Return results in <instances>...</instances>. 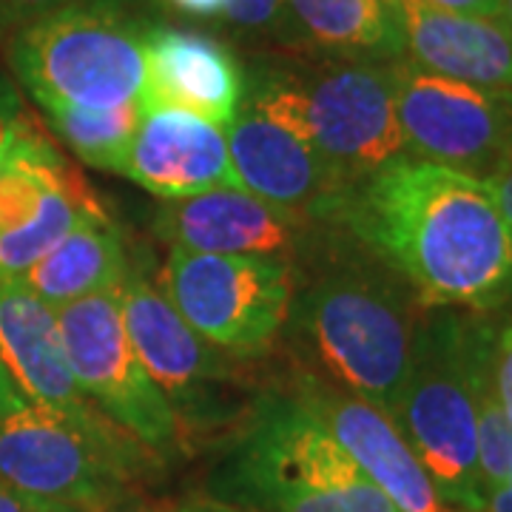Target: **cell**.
Here are the masks:
<instances>
[{
    "label": "cell",
    "instance_id": "cell-1",
    "mask_svg": "<svg viewBox=\"0 0 512 512\" xmlns=\"http://www.w3.org/2000/svg\"><path fill=\"white\" fill-rule=\"evenodd\" d=\"M333 225L402 276L424 308L487 313L512 302V228L478 177L402 157L350 185Z\"/></svg>",
    "mask_w": 512,
    "mask_h": 512
},
{
    "label": "cell",
    "instance_id": "cell-2",
    "mask_svg": "<svg viewBox=\"0 0 512 512\" xmlns=\"http://www.w3.org/2000/svg\"><path fill=\"white\" fill-rule=\"evenodd\" d=\"M424 311L413 288L362 242L330 245L293 291L285 328L305 376L387 416L407 379Z\"/></svg>",
    "mask_w": 512,
    "mask_h": 512
},
{
    "label": "cell",
    "instance_id": "cell-3",
    "mask_svg": "<svg viewBox=\"0 0 512 512\" xmlns=\"http://www.w3.org/2000/svg\"><path fill=\"white\" fill-rule=\"evenodd\" d=\"M211 498L254 512H399L296 390L256 399Z\"/></svg>",
    "mask_w": 512,
    "mask_h": 512
},
{
    "label": "cell",
    "instance_id": "cell-4",
    "mask_svg": "<svg viewBox=\"0 0 512 512\" xmlns=\"http://www.w3.org/2000/svg\"><path fill=\"white\" fill-rule=\"evenodd\" d=\"M242 100L302 137L345 185L407 157L390 60L325 57L254 66L245 74Z\"/></svg>",
    "mask_w": 512,
    "mask_h": 512
},
{
    "label": "cell",
    "instance_id": "cell-5",
    "mask_svg": "<svg viewBox=\"0 0 512 512\" xmlns=\"http://www.w3.org/2000/svg\"><path fill=\"white\" fill-rule=\"evenodd\" d=\"M495 330L447 308H427L402 393L387 419L402 433L439 493L458 510L478 512L476 367Z\"/></svg>",
    "mask_w": 512,
    "mask_h": 512
},
{
    "label": "cell",
    "instance_id": "cell-6",
    "mask_svg": "<svg viewBox=\"0 0 512 512\" xmlns=\"http://www.w3.org/2000/svg\"><path fill=\"white\" fill-rule=\"evenodd\" d=\"M165 458L97 413L69 419L29 399L0 407V487L49 512L148 490Z\"/></svg>",
    "mask_w": 512,
    "mask_h": 512
},
{
    "label": "cell",
    "instance_id": "cell-7",
    "mask_svg": "<svg viewBox=\"0 0 512 512\" xmlns=\"http://www.w3.org/2000/svg\"><path fill=\"white\" fill-rule=\"evenodd\" d=\"M146 32L114 0H74L20 26L9 57L40 109H120L146 89Z\"/></svg>",
    "mask_w": 512,
    "mask_h": 512
},
{
    "label": "cell",
    "instance_id": "cell-8",
    "mask_svg": "<svg viewBox=\"0 0 512 512\" xmlns=\"http://www.w3.org/2000/svg\"><path fill=\"white\" fill-rule=\"evenodd\" d=\"M296 271L282 256L200 254L171 248L163 293L214 348L254 356L274 345L291 313Z\"/></svg>",
    "mask_w": 512,
    "mask_h": 512
},
{
    "label": "cell",
    "instance_id": "cell-9",
    "mask_svg": "<svg viewBox=\"0 0 512 512\" xmlns=\"http://www.w3.org/2000/svg\"><path fill=\"white\" fill-rule=\"evenodd\" d=\"M55 311L69 367L86 399L160 458L177 456L185 447L183 421L128 339L120 293H94Z\"/></svg>",
    "mask_w": 512,
    "mask_h": 512
},
{
    "label": "cell",
    "instance_id": "cell-10",
    "mask_svg": "<svg viewBox=\"0 0 512 512\" xmlns=\"http://www.w3.org/2000/svg\"><path fill=\"white\" fill-rule=\"evenodd\" d=\"M396 120L407 157L484 180L512 140V89H487L413 60H390Z\"/></svg>",
    "mask_w": 512,
    "mask_h": 512
},
{
    "label": "cell",
    "instance_id": "cell-11",
    "mask_svg": "<svg viewBox=\"0 0 512 512\" xmlns=\"http://www.w3.org/2000/svg\"><path fill=\"white\" fill-rule=\"evenodd\" d=\"M83 217L109 220L97 194L43 134L23 120H6L0 163V282L23 279Z\"/></svg>",
    "mask_w": 512,
    "mask_h": 512
},
{
    "label": "cell",
    "instance_id": "cell-12",
    "mask_svg": "<svg viewBox=\"0 0 512 512\" xmlns=\"http://www.w3.org/2000/svg\"><path fill=\"white\" fill-rule=\"evenodd\" d=\"M120 305L128 339L154 384L188 430V421L220 419V393L237 382L228 350L214 348L168 302L163 288L128 268L120 282Z\"/></svg>",
    "mask_w": 512,
    "mask_h": 512
},
{
    "label": "cell",
    "instance_id": "cell-13",
    "mask_svg": "<svg viewBox=\"0 0 512 512\" xmlns=\"http://www.w3.org/2000/svg\"><path fill=\"white\" fill-rule=\"evenodd\" d=\"M225 134L242 191L299 220L333 225L350 185L302 137L245 100Z\"/></svg>",
    "mask_w": 512,
    "mask_h": 512
},
{
    "label": "cell",
    "instance_id": "cell-14",
    "mask_svg": "<svg viewBox=\"0 0 512 512\" xmlns=\"http://www.w3.org/2000/svg\"><path fill=\"white\" fill-rule=\"evenodd\" d=\"M296 396L311 407L350 458L362 467L399 512H464L450 504L402 433L379 407L350 396L313 376L296 379Z\"/></svg>",
    "mask_w": 512,
    "mask_h": 512
},
{
    "label": "cell",
    "instance_id": "cell-15",
    "mask_svg": "<svg viewBox=\"0 0 512 512\" xmlns=\"http://www.w3.org/2000/svg\"><path fill=\"white\" fill-rule=\"evenodd\" d=\"M308 225L242 188H211L197 197L165 200L154 217L157 237L180 251L282 256L305 251Z\"/></svg>",
    "mask_w": 512,
    "mask_h": 512
},
{
    "label": "cell",
    "instance_id": "cell-16",
    "mask_svg": "<svg viewBox=\"0 0 512 512\" xmlns=\"http://www.w3.org/2000/svg\"><path fill=\"white\" fill-rule=\"evenodd\" d=\"M163 200L197 197L211 188H239L225 131L177 109H143L120 171Z\"/></svg>",
    "mask_w": 512,
    "mask_h": 512
},
{
    "label": "cell",
    "instance_id": "cell-17",
    "mask_svg": "<svg viewBox=\"0 0 512 512\" xmlns=\"http://www.w3.org/2000/svg\"><path fill=\"white\" fill-rule=\"evenodd\" d=\"M245 97V72L231 49L171 26L146 32V89L143 109H177L228 128Z\"/></svg>",
    "mask_w": 512,
    "mask_h": 512
},
{
    "label": "cell",
    "instance_id": "cell-18",
    "mask_svg": "<svg viewBox=\"0 0 512 512\" xmlns=\"http://www.w3.org/2000/svg\"><path fill=\"white\" fill-rule=\"evenodd\" d=\"M0 359L23 399L69 419H92L100 410L77 387L57 311L23 279L0 282Z\"/></svg>",
    "mask_w": 512,
    "mask_h": 512
},
{
    "label": "cell",
    "instance_id": "cell-19",
    "mask_svg": "<svg viewBox=\"0 0 512 512\" xmlns=\"http://www.w3.org/2000/svg\"><path fill=\"white\" fill-rule=\"evenodd\" d=\"M399 20L404 57L433 74L487 89H512L507 20L447 12L424 0H387Z\"/></svg>",
    "mask_w": 512,
    "mask_h": 512
},
{
    "label": "cell",
    "instance_id": "cell-20",
    "mask_svg": "<svg viewBox=\"0 0 512 512\" xmlns=\"http://www.w3.org/2000/svg\"><path fill=\"white\" fill-rule=\"evenodd\" d=\"M285 43L348 60L404 57L402 29L387 0H285Z\"/></svg>",
    "mask_w": 512,
    "mask_h": 512
},
{
    "label": "cell",
    "instance_id": "cell-21",
    "mask_svg": "<svg viewBox=\"0 0 512 512\" xmlns=\"http://www.w3.org/2000/svg\"><path fill=\"white\" fill-rule=\"evenodd\" d=\"M126 274V248L111 220L83 217L23 274V282L46 305L63 308L94 293L117 291Z\"/></svg>",
    "mask_w": 512,
    "mask_h": 512
},
{
    "label": "cell",
    "instance_id": "cell-22",
    "mask_svg": "<svg viewBox=\"0 0 512 512\" xmlns=\"http://www.w3.org/2000/svg\"><path fill=\"white\" fill-rule=\"evenodd\" d=\"M43 111L57 137L72 148L83 163L103 168V171H120V163L140 123V103H128L120 109L52 106Z\"/></svg>",
    "mask_w": 512,
    "mask_h": 512
},
{
    "label": "cell",
    "instance_id": "cell-23",
    "mask_svg": "<svg viewBox=\"0 0 512 512\" xmlns=\"http://www.w3.org/2000/svg\"><path fill=\"white\" fill-rule=\"evenodd\" d=\"M242 32L285 40V0H228L225 15Z\"/></svg>",
    "mask_w": 512,
    "mask_h": 512
},
{
    "label": "cell",
    "instance_id": "cell-24",
    "mask_svg": "<svg viewBox=\"0 0 512 512\" xmlns=\"http://www.w3.org/2000/svg\"><path fill=\"white\" fill-rule=\"evenodd\" d=\"M493 379L501 410H504V416L512 424V322L507 328H501L495 333Z\"/></svg>",
    "mask_w": 512,
    "mask_h": 512
},
{
    "label": "cell",
    "instance_id": "cell-25",
    "mask_svg": "<svg viewBox=\"0 0 512 512\" xmlns=\"http://www.w3.org/2000/svg\"><path fill=\"white\" fill-rule=\"evenodd\" d=\"M72 512H180V504H171L165 498H154V495H148V490H137V493L117 495V498H109V501H100V504Z\"/></svg>",
    "mask_w": 512,
    "mask_h": 512
},
{
    "label": "cell",
    "instance_id": "cell-26",
    "mask_svg": "<svg viewBox=\"0 0 512 512\" xmlns=\"http://www.w3.org/2000/svg\"><path fill=\"white\" fill-rule=\"evenodd\" d=\"M484 183L490 185L501 217H504L507 225L512 228V140L507 143V148L501 151V157H498V163L493 165V171L484 177Z\"/></svg>",
    "mask_w": 512,
    "mask_h": 512
},
{
    "label": "cell",
    "instance_id": "cell-27",
    "mask_svg": "<svg viewBox=\"0 0 512 512\" xmlns=\"http://www.w3.org/2000/svg\"><path fill=\"white\" fill-rule=\"evenodd\" d=\"M69 3L74 0H0V23L26 26V23L43 18V15H52Z\"/></svg>",
    "mask_w": 512,
    "mask_h": 512
},
{
    "label": "cell",
    "instance_id": "cell-28",
    "mask_svg": "<svg viewBox=\"0 0 512 512\" xmlns=\"http://www.w3.org/2000/svg\"><path fill=\"white\" fill-rule=\"evenodd\" d=\"M424 3L447 9V12H461V15L504 20V0H424Z\"/></svg>",
    "mask_w": 512,
    "mask_h": 512
},
{
    "label": "cell",
    "instance_id": "cell-29",
    "mask_svg": "<svg viewBox=\"0 0 512 512\" xmlns=\"http://www.w3.org/2000/svg\"><path fill=\"white\" fill-rule=\"evenodd\" d=\"M177 12H183L188 18H222L228 9V0H168Z\"/></svg>",
    "mask_w": 512,
    "mask_h": 512
},
{
    "label": "cell",
    "instance_id": "cell-30",
    "mask_svg": "<svg viewBox=\"0 0 512 512\" xmlns=\"http://www.w3.org/2000/svg\"><path fill=\"white\" fill-rule=\"evenodd\" d=\"M478 512H512V481L484 495V504Z\"/></svg>",
    "mask_w": 512,
    "mask_h": 512
},
{
    "label": "cell",
    "instance_id": "cell-31",
    "mask_svg": "<svg viewBox=\"0 0 512 512\" xmlns=\"http://www.w3.org/2000/svg\"><path fill=\"white\" fill-rule=\"evenodd\" d=\"M180 512H254V510L234 507V504H225V501H217V498H197V501H185V504H180Z\"/></svg>",
    "mask_w": 512,
    "mask_h": 512
},
{
    "label": "cell",
    "instance_id": "cell-32",
    "mask_svg": "<svg viewBox=\"0 0 512 512\" xmlns=\"http://www.w3.org/2000/svg\"><path fill=\"white\" fill-rule=\"evenodd\" d=\"M0 512H49L43 510V507H37L32 501H26V498H20L12 490H6V487H0Z\"/></svg>",
    "mask_w": 512,
    "mask_h": 512
},
{
    "label": "cell",
    "instance_id": "cell-33",
    "mask_svg": "<svg viewBox=\"0 0 512 512\" xmlns=\"http://www.w3.org/2000/svg\"><path fill=\"white\" fill-rule=\"evenodd\" d=\"M23 396H20V390L12 382V376H9V370L3 365V359H0V407H9V404L20 402Z\"/></svg>",
    "mask_w": 512,
    "mask_h": 512
},
{
    "label": "cell",
    "instance_id": "cell-34",
    "mask_svg": "<svg viewBox=\"0 0 512 512\" xmlns=\"http://www.w3.org/2000/svg\"><path fill=\"white\" fill-rule=\"evenodd\" d=\"M3 148H6V120H0V163H3Z\"/></svg>",
    "mask_w": 512,
    "mask_h": 512
},
{
    "label": "cell",
    "instance_id": "cell-35",
    "mask_svg": "<svg viewBox=\"0 0 512 512\" xmlns=\"http://www.w3.org/2000/svg\"><path fill=\"white\" fill-rule=\"evenodd\" d=\"M504 20H507V26H510L512 32V0H504Z\"/></svg>",
    "mask_w": 512,
    "mask_h": 512
}]
</instances>
